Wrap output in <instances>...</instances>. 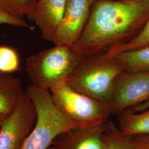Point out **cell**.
Here are the masks:
<instances>
[{"label":"cell","instance_id":"obj_9","mask_svg":"<svg viewBox=\"0 0 149 149\" xmlns=\"http://www.w3.org/2000/svg\"><path fill=\"white\" fill-rule=\"evenodd\" d=\"M109 121L93 127L69 129L55 139L48 149H105Z\"/></svg>","mask_w":149,"mask_h":149},{"label":"cell","instance_id":"obj_17","mask_svg":"<svg viewBox=\"0 0 149 149\" xmlns=\"http://www.w3.org/2000/svg\"><path fill=\"white\" fill-rule=\"evenodd\" d=\"M105 149H135L129 144L126 136L120 133L117 125L109 121Z\"/></svg>","mask_w":149,"mask_h":149},{"label":"cell","instance_id":"obj_22","mask_svg":"<svg viewBox=\"0 0 149 149\" xmlns=\"http://www.w3.org/2000/svg\"><path fill=\"white\" fill-rule=\"evenodd\" d=\"M3 74V73H2V72H0V75H1V74Z\"/></svg>","mask_w":149,"mask_h":149},{"label":"cell","instance_id":"obj_5","mask_svg":"<svg viewBox=\"0 0 149 149\" xmlns=\"http://www.w3.org/2000/svg\"><path fill=\"white\" fill-rule=\"evenodd\" d=\"M49 91L55 105L77 128L101 124L113 115L109 104L76 91L65 81L58 83Z\"/></svg>","mask_w":149,"mask_h":149},{"label":"cell","instance_id":"obj_4","mask_svg":"<svg viewBox=\"0 0 149 149\" xmlns=\"http://www.w3.org/2000/svg\"><path fill=\"white\" fill-rule=\"evenodd\" d=\"M81 59L71 47L55 45L28 56L25 68L32 84L49 90L67 80Z\"/></svg>","mask_w":149,"mask_h":149},{"label":"cell","instance_id":"obj_3","mask_svg":"<svg viewBox=\"0 0 149 149\" xmlns=\"http://www.w3.org/2000/svg\"><path fill=\"white\" fill-rule=\"evenodd\" d=\"M25 92L34 104L37 117L21 149H48L60 134L77 128L55 105L50 91L31 84Z\"/></svg>","mask_w":149,"mask_h":149},{"label":"cell","instance_id":"obj_2","mask_svg":"<svg viewBox=\"0 0 149 149\" xmlns=\"http://www.w3.org/2000/svg\"><path fill=\"white\" fill-rule=\"evenodd\" d=\"M124 70L115 57L102 52L82 58L65 82L76 91L111 104L114 81Z\"/></svg>","mask_w":149,"mask_h":149},{"label":"cell","instance_id":"obj_8","mask_svg":"<svg viewBox=\"0 0 149 149\" xmlns=\"http://www.w3.org/2000/svg\"><path fill=\"white\" fill-rule=\"evenodd\" d=\"M95 0H67L64 15L58 27L53 43L72 47L84 31Z\"/></svg>","mask_w":149,"mask_h":149},{"label":"cell","instance_id":"obj_18","mask_svg":"<svg viewBox=\"0 0 149 149\" xmlns=\"http://www.w3.org/2000/svg\"><path fill=\"white\" fill-rule=\"evenodd\" d=\"M1 24H6L14 27L32 28V26L27 22L25 21L23 18L12 15L1 9H0V25Z\"/></svg>","mask_w":149,"mask_h":149},{"label":"cell","instance_id":"obj_10","mask_svg":"<svg viewBox=\"0 0 149 149\" xmlns=\"http://www.w3.org/2000/svg\"><path fill=\"white\" fill-rule=\"evenodd\" d=\"M66 2L67 0H38L32 22L36 24L44 40L53 42Z\"/></svg>","mask_w":149,"mask_h":149},{"label":"cell","instance_id":"obj_21","mask_svg":"<svg viewBox=\"0 0 149 149\" xmlns=\"http://www.w3.org/2000/svg\"><path fill=\"white\" fill-rule=\"evenodd\" d=\"M10 115V114H9ZM7 114H0V126L2 124V123L5 121L6 119L9 116Z\"/></svg>","mask_w":149,"mask_h":149},{"label":"cell","instance_id":"obj_11","mask_svg":"<svg viewBox=\"0 0 149 149\" xmlns=\"http://www.w3.org/2000/svg\"><path fill=\"white\" fill-rule=\"evenodd\" d=\"M24 93L21 81L7 74L0 75V114H10Z\"/></svg>","mask_w":149,"mask_h":149},{"label":"cell","instance_id":"obj_13","mask_svg":"<svg viewBox=\"0 0 149 149\" xmlns=\"http://www.w3.org/2000/svg\"><path fill=\"white\" fill-rule=\"evenodd\" d=\"M129 71H149V46L123 52L113 56Z\"/></svg>","mask_w":149,"mask_h":149},{"label":"cell","instance_id":"obj_1","mask_svg":"<svg viewBox=\"0 0 149 149\" xmlns=\"http://www.w3.org/2000/svg\"><path fill=\"white\" fill-rule=\"evenodd\" d=\"M149 19V0H95L84 31L71 47L83 58L133 39Z\"/></svg>","mask_w":149,"mask_h":149},{"label":"cell","instance_id":"obj_15","mask_svg":"<svg viewBox=\"0 0 149 149\" xmlns=\"http://www.w3.org/2000/svg\"><path fill=\"white\" fill-rule=\"evenodd\" d=\"M38 0H0V9L12 15L24 18L32 22Z\"/></svg>","mask_w":149,"mask_h":149},{"label":"cell","instance_id":"obj_7","mask_svg":"<svg viewBox=\"0 0 149 149\" xmlns=\"http://www.w3.org/2000/svg\"><path fill=\"white\" fill-rule=\"evenodd\" d=\"M149 100V71H123L114 81L111 107L117 114Z\"/></svg>","mask_w":149,"mask_h":149},{"label":"cell","instance_id":"obj_12","mask_svg":"<svg viewBox=\"0 0 149 149\" xmlns=\"http://www.w3.org/2000/svg\"><path fill=\"white\" fill-rule=\"evenodd\" d=\"M117 127L124 136L149 135V108L136 113L125 110L118 115Z\"/></svg>","mask_w":149,"mask_h":149},{"label":"cell","instance_id":"obj_19","mask_svg":"<svg viewBox=\"0 0 149 149\" xmlns=\"http://www.w3.org/2000/svg\"><path fill=\"white\" fill-rule=\"evenodd\" d=\"M127 138L134 149H149V135H136L128 136Z\"/></svg>","mask_w":149,"mask_h":149},{"label":"cell","instance_id":"obj_16","mask_svg":"<svg viewBox=\"0 0 149 149\" xmlns=\"http://www.w3.org/2000/svg\"><path fill=\"white\" fill-rule=\"evenodd\" d=\"M19 69V58L17 52L10 47L0 46V72L8 74Z\"/></svg>","mask_w":149,"mask_h":149},{"label":"cell","instance_id":"obj_6","mask_svg":"<svg viewBox=\"0 0 149 149\" xmlns=\"http://www.w3.org/2000/svg\"><path fill=\"white\" fill-rule=\"evenodd\" d=\"M36 117L34 104L24 92L15 110L0 126V149H21L32 131Z\"/></svg>","mask_w":149,"mask_h":149},{"label":"cell","instance_id":"obj_14","mask_svg":"<svg viewBox=\"0 0 149 149\" xmlns=\"http://www.w3.org/2000/svg\"><path fill=\"white\" fill-rule=\"evenodd\" d=\"M149 46V19L138 34L130 41L108 49L105 53L109 57H113L123 52L132 51Z\"/></svg>","mask_w":149,"mask_h":149},{"label":"cell","instance_id":"obj_20","mask_svg":"<svg viewBox=\"0 0 149 149\" xmlns=\"http://www.w3.org/2000/svg\"><path fill=\"white\" fill-rule=\"evenodd\" d=\"M149 108V100L141 104H140L134 107L130 108L133 112H141Z\"/></svg>","mask_w":149,"mask_h":149}]
</instances>
